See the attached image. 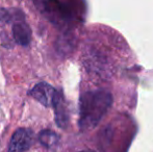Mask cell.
Listing matches in <instances>:
<instances>
[{
  "instance_id": "6da1fadb",
  "label": "cell",
  "mask_w": 153,
  "mask_h": 152,
  "mask_svg": "<svg viewBox=\"0 0 153 152\" xmlns=\"http://www.w3.org/2000/svg\"><path fill=\"white\" fill-rule=\"evenodd\" d=\"M113 104V96L103 89L83 93L79 99V128L83 131L95 128Z\"/></svg>"
},
{
  "instance_id": "7a4b0ae2",
  "label": "cell",
  "mask_w": 153,
  "mask_h": 152,
  "mask_svg": "<svg viewBox=\"0 0 153 152\" xmlns=\"http://www.w3.org/2000/svg\"><path fill=\"white\" fill-rule=\"evenodd\" d=\"M29 95L47 108H53L62 96L57 90L46 82H40L36 85L29 91Z\"/></svg>"
},
{
  "instance_id": "3957f363",
  "label": "cell",
  "mask_w": 153,
  "mask_h": 152,
  "mask_svg": "<svg viewBox=\"0 0 153 152\" xmlns=\"http://www.w3.org/2000/svg\"><path fill=\"white\" fill-rule=\"evenodd\" d=\"M31 145V132L28 129L20 128L16 130L10 142L8 152H25Z\"/></svg>"
},
{
  "instance_id": "277c9868",
  "label": "cell",
  "mask_w": 153,
  "mask_h": 152,
  "mask_svg": "<svg viewBox=\"0 0 153 152\" xmlns=\"http://www.w3.org/2000/svg\"><path fill=\"white\" fill-rule=\"evenodd\" d=\"M13 36L18 44L27 46L31 39V30L24 21H18L13 25Z\"/></svg>"
},
{
  "instance_id": "5b68a950",
  "label": "cell",
  "mask_w": 153,
  "mask_h": 152,
  "mask_svg": "<svg viewBox=\"0 0 153 152\" xmlns=\"http://www.w3.org/2000/svg\"><path fill=\"white\" fill-rule=\"evenodd\" d=\"M55 110V117H56V123L59 126L61 127H66L67 123H68V110H67L66 104H65V100L62 98V96H61L57 102L55 103V105L53 106Z\"/></svg>"
},
{
  "instance_id": "8992f818",
  "label": "cell",
  "mask_w": 153,
  "mask_h": 152,
  "mask_svg": "<svg viewBox=\"0 0 153 152\" xmlns=\"http://www.w3.org/2000/svg\"><path fill=\"white\" fill-rule=\"evenodd\" d=\"M39 141L42 145H44L47 148L55 146L59 142V136L55 132L51 130H43L39 136Z\"/></svg>"
},
{
  "instance_id": "52a82bcc",
  "label": "cell",
  "mask_w": 153,
  "mask_h": 152,
  "mask_svg": "<svg viewBox=\"0 0 153 152\" xmlns=\"http://www.w3.org/2000/svg\"><path fill=\"white\" fill-rule=\"evenodd\" d=\"M80 152H95L93 150H83V151H80Z\"/></svg>"
}]
</instances>
